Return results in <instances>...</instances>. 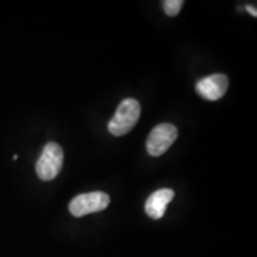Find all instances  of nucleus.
I'll return each mask as SVG.
<instances>
[{
	"instance_id": "nucleus-8",
	"label": "nucleus",
	"mask_w": 257,
	"mask_h": 257,
	"mask_svg": "<svg viewBox=\"0 0 257 257\" xmlns=\"http://www.w3.org/2000/svg\"><path fill=\"white\" fill-rule=\"evenodd\" d=\"M245 9H246V11H248L249 14L252 16V17H257V11H256L255 8H252L251 5H246Z\"/></svg>"
},
{
	"instance_id": "nucleus-4",
	"label": "nucleus",
	"mask_w": 257,
	"mask_h": 257,
	"mask_svg": "<svg viewBox=\"0 0 257 257\" xmlns=\"http://www.w3.org/2000/svg\"><path fill=\"white\" fill-rule=\"evenodd\" d=\"M178 138V128L173 124L162 123L153 128L148 137L146 147L149 155L159 157L172 147Z\"/></svg>"
},
{
	"instance_id": "nucleus-5",
	"label": "nucleus",
	"mask_w": 257,
	"mask_h": 257,
	"mask_svg": "<svg viewBox=\"0 0 257 257\" xmlns=\"http://www.w3.org/2000/svg\"><path fill=\"white\" fill-rule=\"evenodd\" d=\"M195 88L199 94L206 100H219L229 88V78L224 74H213V75L201 79L197 83Z\"/></svg>"
},
{
	"instance_id": "nucleus-3",
	"label": "nucleus",
	"mask_w": 257,
	"mask_h": 257,
	"mask_svg": "<svg viewBox=\"0 0 257 257\" xmlns=\"http://www.w3.org/2000/svg\"><path fill=\"white\" fill-rule=\"evenodd\" d=\"M110 197L104 192H91L76 195L70 201L69 212L74 217H83L105 210L110 205Z\"/></svg>"
},
{
	"instance_id": "nucleus-1",
	"label": "nucleus",
	"mask_w": 257,
	"mask_h": 257,
	"mask_svg": "<svg viewBox=\"0 0 257 257\" xmlns=\"http://www.w3.org/2000/svg\"><path fill=\"white\" fill-rule=\"evenodd\" d=\"M141 117V105L136 99H124L118 106L112 119L108 121V133L113 136H124L136 126Z\"/></svg>"
},
{
	"instance_id": "nucleus-6",
	"label": "nucleus",
	"mask_w": 257,
	"mask_h": 257,
	"mask_svg": "<svg viewBox=\"0 0 257 257\" xmlns=\"http://www.w3.org/2000/svg\"><path fill=\"white\" fill-rule=\"evenodd\" d=\"M175 193L170 188H162L154 192L146 201V212L153 219H160L165 216L167 205L174 199Z\"/></svg>"
},
{
	"instance_id": "nucleus-2",
	"label": "nucleus",
	"mask_w": 257,
	"mask_h": 257,
	"mask_svg": "<svg viewBox=\"0 0 257 257\" xmlns=\"http://www.w3.org/2000/svg\"><path fill=\"white\" fill-rule=\"evenodd\" d=\"M63 166V150L55 142L44 147L36 163L37 176L43 181H50L60 174Z\"/></svg>"
},
{
	"instance_id": "nucleus-7",
	"label": "nucleus",
	"mask_w": 257,
	"mask_h": 257,
	"mask_svg": "<svg viewBox=\"0 0 257 257\" xmlns=\"http://www.w3.org/2000/svg\"><path fill=\"white\" fill-rule=\"evenodd\" d=\"M182 5H184L182 0H166V2H163V9L169 17L178 16Z\"/></svg>"
}]
</instances>
